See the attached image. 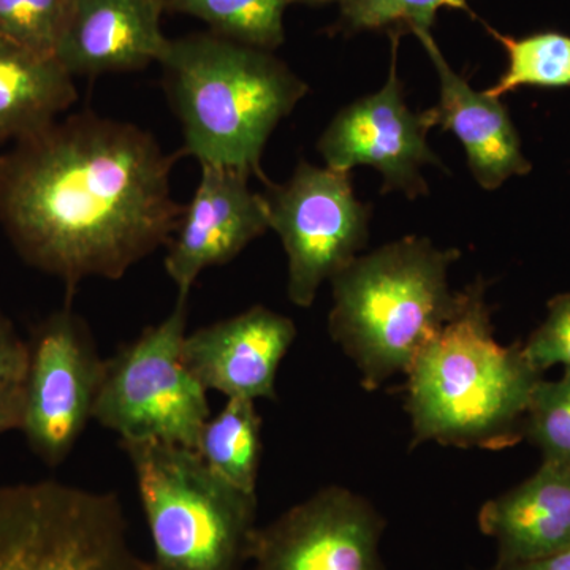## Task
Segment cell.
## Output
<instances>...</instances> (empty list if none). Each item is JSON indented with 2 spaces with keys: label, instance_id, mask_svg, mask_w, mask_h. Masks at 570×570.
I'll return each instance as SVG.
<instances>
[{
  "label": "cell",
  "instance_id": "obj_1",
  "mask_svg": "<svg viewBox=\"0 0 570 570\" xmlns=\"http://www.w3.org/2000/svg\"><path fill=\"white\" fill-rule=\"evenodd\" d=\"M176 159L134 124L69 116L0 156V225L69 296L89 277L121 279L174 238Z\"/></svg>",
  "mask_w": 570,
  "mask_h": 570
},
{
  "label": "cell",
  "instance_id": "obj_2",
  "mask_svg": "<svg viewBox=\"0 0 570 570\" xmlns=\"http://www.w3.org/2000/svg\"><path fill=\"white\" fill-rule=\"evenodd\" d=\"M485 281L461 291V305L406 371L412 448L504 450L523 441L532 392L542 379L521 343L494 337Z\"/></svg>",
  "mask_w": 570,
  "mask_h": 570
},
{
  "label": "cell",
  "instance_id": "obj_3",
  "mask_svg": "<svg viewBox=\"0 0 570 570\" xmlns=\"http://www.w3.org/2000/svg\"><path fill=\"white\" fill-rule=\"evenodd\" d=\"M159 63L183 126L181 156L272 184L262 170L266 141L309 86L273 51L213 32L170 40Z\"/></svg>",
  "mask_w": 570,
  "mask_h": 570
},
{
  "label": "cell",
  "instance_id": "obj_4",
  "mask_svg": "<svg viewBox=\"0 0 570 570\" xmlns=\"http://www.w3.org/2000/svg\"><path fill=\"white\" fill-rule=\"evenodd\" d=\"M459 249H439L406 236L358 255L337 273L328 333L358 367L363 389L374 392L406 374L423 346L461 305L449 285Z\"/></svg>",
  "mask_w": 570,
  "mask_h": 570
},
{
  "label": "cell",
  "instance_id": "obj_5",
  "mask_svg": "<svg viewBox=\"0 0 570 570\" xmlns=\"http://www.w3.org/2000/svg\"><path fill=\"white\" fill-rule=\"evenodd\" d=\"M132 466L156 570H245L257 532V493L217 475L195 450L119 441Z\"/></svg>",
  "mask_w": 570,
  "mask_h": 570
},
{
  "label": "cell",
  "instance_id": "obj_6",
  "mask_svg": "<svg viewBox=\"0 0 570 570\" xmlns=\"http://www.w3.org/2000/svg\"><path fill=\"white\" fill-rule=\"evenodd\" d=\"M0 570H156L118 494L58 480L0 485Z\"/></svg>",
  "mask_w": 570,
  "mask_h": 570
},
{
  "label": "cell",
  "instance_id": "obj_7",
  "mask_svg": "<svg viewBox=\"0 0 570 570\" xmlns=\"http://www.w3.org/2000/svg\"><path fill=\"white\" fill-rule=\"evenodd\" d=\"M187 298L160 324L105 360L94 420L119 441H157L195 450L212 417L208 392L183 362Z\"/></svg>",
  "mask_w": 570,
  "mask_h": 570
},
{
  "label": "cell",
  "instance_id": "obj_8",
  "mask_svg": "<svg viewBox=\"0 0 570 570\" xmlns=\"http://www.w3.org/2000/svg\"><path fill=\"white\" fill-rule=\"evenodd\" d=\"M264 194L269 228L287 255V295L309 307L325 281H332L370 238L371 206L355 197L348 171L296 165L287 183L268 184Z\"/></svg>",
  "mask_w": 570,
  "mask_h": 570
},
{
  "label": "cell",
  "instance_id": "obj_9",
  "mask_svg": "<svg viewBox=\"0 0 570 570\" xmlns=\"http://www.w3.org/2000/svg\"><path fill=\"white\" fill-rule=\"evenodd\" d=\"M28 343L20 431L45 466L58 468L94 420L105 360L70 303L41 321Z\"/></svg>",
  "mask_w": 570,
  "mask_h": 570
},
{
  "label": "cell",
  "instance_id": "obj_10",
  "mask_svg": "<svg viewBox=\"0 0 570 570\" xmlns=\"http://www.w3.org/2000/svg\"><path fill=\"white\" fill-rule=\"evenodd\" d=\"M384 517L366 498L332 485L255 532L249 570H387Z\"/></svg>",
  "mask_w": 570,
  "mask_h": 570
},
{
  "label": "cell",
  "instance_id": "obj_11",
  "mask_svg": "<svg viewBox=\"0 0 570 570\" xmlns=\"http://www.w3.org/2000/svg\"><path fill=\"white\" fill-rule=\"evenodd\" d=\"M401 33L392 32V63L381 91L343 108L317 142L325 167L348 171L365 165L384 178L382 194L403 193L414 200L428 195L422 168L444 164L428 145L431 129L423 112L404 102L403 82L397 77L396 52Z\"/></svg>",
  "mask_w": 570,
  "mask_h": 570
},
{
  "label": "cell",
  "instance_id": "obj_12",
  "mask_svg": "<svg viewBox=\"0 0 570 570\" xmlns=\"http://www.w3.org/2000/svg\"><path fill=\"white\" fill-rule=\"evenodd\" d=\"M200 167V181L190 204L184 206L165 257L178 296H189L202 273L234 261L269 230L264 194L250 189L249 174L219 165Z\"/></svg>",
  "mask_w": 570,
  "mask_h": 570
},
{
  "label": "cell",
  "instance_id": "obj_13",
  "mask_svg": "<svg viewBox=\"0 0 570 570\" xmlns=\"http://www.w3.org/2000/svg\"><path fill=\"white\" fill-rule=\"evenodd\" d=\"M292 318L265 306L223 318L187 333L183 362L206 392L230 400H277L281 363L294 346Z\"/></svg>",
  "mask_w": 570,
  "mask_h": 570
},
{
  "label": "cell",
  "instance_id": "obj_14",
  "mask_svg": "<svg viewBox=\"0 0 570 570\" xmlns=\"http://www.w3.org/2000/svg\"><path fill=\"white\" fill-rule=\"evenodd\" d=\"M164 11L160 0H71L56 59L73 78L146 69L170 43Z\"/></svg>",
  "mask_w": 570,
  "mask_h": 570
},
{
  "label": "cell",
  "instance_id": "obj_15",
  "mask_svg": "<svg viewBox=\"0 0 570 570\" xmlns=\"http://www.w3.org/2000/svg\"><path fill=\"white\" fill-rule=\"evenodd\" d=\"M412 33L438 71L439 102L423 111L431 129L439 126L456 135L466 153L469 170L482 189L497 190L512 176L530 174L532 165L523 154L508 107L485 91H475L463 75L456 73L431 31Z\"/></svg>",
  "mask_w": 570,
  "mask_h": 570
},
{
  "label": "cell",
  "instance_id": "obj_16",
  "mask_svg": "<svg viewBox=\"0 0 570 570\" xmlns=\"http://www.w3.org/2000/svg\"><path fill=\"white\" fill-rule=\"evenodd\" d=\"M480 531L497 542L504 564L546 560L570 550V463L538 471L479 510Z\"/></svg>",
  "mask_w": 570,
  "mask_h": 570
},
{
  "label": "cell",
  "instance_id": "obj_17",
  "mask_svg": "<svg viewBox=\"0 0 570 570\" xmlns=\"http://www.w3.org/2000/svg\"><path fill=\"white\" fill-rule=\"evenodd\" d=\"M77 99L73 77L56 56L0 37V145L41 132Z\"/></svg>",
  "mask_w": 570,
  "mask_h": 570
},
{
  "label": "cell",
  "instance_id": "obj_18",
  "mask_svg": "<svg viewBox=\"0 0 570 570\" xmlns=\"http://www.w3.org/2000/svg\"><path fill=\"white\" fill-rule=\"evenodd\" d=\"M262 449V417L255 401L230 397L206 420L195 452L232 485L257 493Z\"/></svg>",
  "mask_w": 570,
  "mask_h": 570
},
{
  "label": "cell",
  "instance_id": "obj_19",
  "mask_svg": "<svg viewBox=\"0 0 570 570\" xmlns=\"http://www.w3.org/2000/svg\"><path fill=\"white\" fill-rule=\"evenodd\" d=\"M164 9L198 18L214 36L275 51L285 40L288 0H160Z\"/></svg>",
  "mask_w": 570,
  "mask_h": 570
},
{
  "label": "cell",
  "instance_id": "obj_20",
  "mask_svg": "<svg viewBox=\"0 0 570 570\" xmlns=\"http://www.w3.org/2000/svg\"><path fill=\"white\" fill-rule=\"evenodd\" d=\"M487 32L508 52V69L497 85L487 89L491 97L501 99L519 88L564 89L570 88V36L558 31H543L530 36H505L491 28Z\"/></svg>",
  "mask_w": 570,
  "mask_h": 570
},
{
  "label": "cell",
  "instance_id": "obj_21",
  "mask_svg": "<svg viewBox=\"0 0 570 570\" xmlns=\"http://www.w3.org/2000/svg\"><path fill=\"white\" fill-rule=\"evenodd\" d=\"M441 9L461 10L475 18L468 0H340V18L332 32L431 31Z\"/></svg>",
  "mask_w": 570,
  "mask_h": 570
},
{
  "label": "cell",
  "instance_id": "obj_22",
  "mask_svg": "<svg viewBox=\"0 0 570 570\" xmlns=\"http://www.w3.org/2000/svg\"><path fill=\"white\" fill-rule=\"evenodd\" d=\"M523 439L543 461L570 463V370L557 381L540 379L524 419Z\"/></svg>",
  "mask_w": 570,
  "mask_h": 570
},
{
  "label": "cell",
  "instance_id": "obj_23",
  "mask_svg": "<svg viewBox=\"0 0 570 570\" xmlns=\"http://www.w3.org/2000/svg\"><path fill=\"white\" fill-rule=\"evenodd\" d=\"M71 0H0V37L40 55L55 56Z\"/></svg>",
  "mask_w": 570,
  "mask_h": 570
},
{
  "label": "cell",
  "instance_id": "obj_24",
  "mask_svg": "<svg viewBox=\"0 0 570 570\" xmlns=\"http://www.w3.org/2000/svg\"><path fill=\"white\" fill-rule=\"evenodd\" d=\"M521 346L539 373L553 366L570 370V292L554 295L547 303L546 318Z\"/></svg>",
  "mask_w": 570,
  "mask_h": 570
},
{
  "label": "cell",
  "instance_id": "obj_25",
  "mask_svg": "<svg viewBox=\"0 0 570 570\" xmlns=\"http://www.w3.org/2000/svg\"><path fill=\"white\" fill-rule=\"evenodd\" d=\"M28 363V341L18 335L10 318L0 311V384H22Z\"/></svg>",
  "mask_w": 570,
  "mask_h": 570
},
{
  "label": "cell",
  "instance_id": "obj_26",
  "mask_svg": "<svg viewBox=\"0 0 570 570\" xmlns=\"http://www.w3.org/2000/svg\"><path fill=\"white\" fill-rule=\"evenodd\" d=\"M24 406L22 384H0V436L20 431Z\"/></svg>",
  "mask_w": 570,
  "mask_h": 570
},
{
  "label": "cell",
  "instance_id": "obj_27",
  "mask_svg": "<svg viewBox=\"0 0 570 570\" xmlns=\"http://www.w3.org/2000/svg\"><path fill=\"white\" fill-rule=\"evenodd\" d=\"M487 570H570V550L539 561L513 562V564L494 562V564Z\"/></svg>",
  "mask_w": 570,
  "mask_h": 570
},
{
  "label": "cell",
  "instance_id": "obj_28",
  "mask_svg": "<svg viewBox=\"0 0 570 570\" xmlns=\"http://www.w3.org/2000/svg\"><path fill=\"white\" fill-rule=\"evenodd\" d=\"M340 2V0H288V3H307V6H321V3Z\"/></svg>",
  "mask_w": 570,
  "mask_h": 570
}]
</instances>
